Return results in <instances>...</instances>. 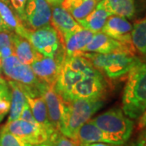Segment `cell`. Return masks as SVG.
Listing matches in <instances>:
<instances>
[{
  "mask_svg": "<svg viewBox=\"0 0 146 146\" xmlns=\"http://www.w3.org/2000/svg\"><path fill=\"white\" fill-rule=\"evenodd\" d=\"M12 46L14 50V54L21 63L30 65L36 58L38 53L33 49L30 42L26 38L11 33V34Z\"/></svg>",
  "mask_w": 146,
  "mask_h": 146,
  "instance_id": "cell-19",
  "label": "cell"
},
{
  "mask_svg": "<svg viewBox=\"0 0 146 146\" xmlns=\"http://www.w3.org/2000/svg\"><path fill=\"white\" fill-rule=\"evenodd\" d=\"M107 87L105 76L95 68L73 86L64 102L76 99H103Z\"/></svg>",
  "mask_w": 146,
  "mask_h": 146,
  "instance_id": "cell-8",
  "label": "cell"
},
{
  "mask_svg": "<svg viewBox=\"0 0 146 146\" xmlns=\"http://www.w3.org/2000/svg\"><path fill=\"white\" fill-rule=\"evenodd\" d=\"M138 139L142 141L143 145L146 146V127H145L143 130H141V132L140 133V136L138 137Z\"/></svg>",
  "mask_w": 146,
  "mask_h": 146,
  "instance_id": "cell-35",
  "label": "cell"
},
{
  "mask_svg": "<svg viewBox=\"0 0 146 146\" xmlns=\"http://www.w3.org/2000/svg\"><path fill=\"white\" fill-rule=\"evenodd\" d=\"M131 41L135 49L146 58V16L132 25Z\"/></svg>",
  "mask_w": 146,
  "mask_h": 146,
  "instance_id": "cell-25",
  "label": "cell"
},
{
  "mask_svg": "<svg viewBox=\"0 0 146 146\" xmlns=\"http://www.w3.org/2000/svg\"><path fill=\"white\" fill-rule=\"evenodd\" d=\"M1 69L8 80L20 84L25 94L32 98L42 95L41 90L46 83L36 77L30 65L21 63L15 54L2 60Z\"/></svg>",
  "mask_w": 146,
  "mask_h": 146,
  "instance_id": "cell-5",
  "label": "cell"
},
{
  "mask_svg": "<svg viewBox=\"0 0 146 146\" xmlns=\"http://www.w3.org/2000/svg\"><path fill=\"white\" fill-rule=\"evenodd\" d=\"M110 16L109 13L98 3L94 10L86 16L84 19L79 22L84 29H88L94 33L102 31L104 27L107 18Z\"/></svg>",
  "mask_w": 146,
  "mask_h": 146,
  "instance_id": "cell-24",
  "label": "cell"
},
{
  "mask_svg": "<svg viewBox=\"0 0 146 146\" xmlns=\"http://www.w3.org/2000/svg\"><path fill=\"white\" fill-rule=\"evenodd\" d=\"M80 52L108 54L113 52H128L135 54L136 49L128 46L122 42L116 41L114 38L102 32L94 33L91 41L87 44Z\"/></svg>",
  "mask_w": 146,
  "mask_h": 146,
  "instance_id": "cell-12",
  "label": "cell"
},
{
  "mask_svg": "<svg viewBox=\"0 0 146 146\" xmlns=\"http://www.w3.org/2000/svg\"><path fill=\"white\" fill-rule=\"evenodd\" d=\"M7 83L9 84L11 92V106L9 110V115L7 122H10L13 120L18 119L20 118L21 111L26 103V98L23 89L20 84L13 80H8Z\"/></svg>",
  "mask_w": 146,
  "mask_h": 146,
  "instance_id": "cell-23",
  "label": "cell"
},
{
  "mask_svg": "<svg viewBox=\"0 0 146 146\" xmlns=\"http://www.w3.org/2000/svg\"><path fill=\"white\" fill-rule=\"evenodd\" d=\"M3 32H11L9 28L7 27V25L4 23L3 20L2 19V17L0 16V33H3ZM12 33V32H11Z\"/></svg>",
  "mask_w": 146,
  "mask_h": 146,
  "instance_id": "cell-34",
  "label": "cell"
},
{
  "mask_svg": "<svg viewBox=\"0 0 146 146\" xmlns=\"http://www.w3.org/2000/svg\"><path fill=\"white\" fill-rule=\"evenodd\" d=\"M120 145H114L109 143H102V142H96V143H82L80 142L78 146H119Z\"/></svg>",
  "mask_w": 146,
  "mask_h": 146,
  "instance_id": "cell-32",
  "label": "cell"
},
{
  "mask_svg": "<svg viewBox=\"0 0 146 146\" xmlns=\"http://www.w3.org/2000/svg\"><path fill=\"white\" fill-rule=\"evenodd\" d=\"M138 119H138V123H137V130H143L145 127H146V109Z\"/></svg>",
  "mask_w": 146,
  "mask_h": 146,
  "instance_id": "cell-31",
  "label": "cell"
},
{
  "mask_svg": "<svg viewBox=\"0 0 146 146\" xmlns=\"http://www.w3.org/2000/svg\"><path fill=\"white\" fill-rule=\"evenodd\" d=\"M97 4L96 0H64L61 6L79 23L89 16Z\"/></svg>",
  "mask_w": 146,
  "mask_h": 146,
  "instance_id": "cell-22",
  "label": "cell"
},
{
  "mask_svg": "<svg viewBox=\"0 0 146 146\" xmlns=\"http://www.w3.org/2000/svg\"><path fill=\"white\" fill-rule=\"evenodd\" d=\"M25 98L36 122L39 124L43 126L45 128H46L50 133H54L57 131L54 128L51 123L50 122L46 105L42 95L32 98L30 96L25 94Z\"/></svg>",
  "mask_w": 146,
  "mask_h": 146,
  "instance_id": "cell-20",
  "label": "cell"
},
{
  "mask_svg": "<svg viewBox=\"0 0 146 146\" xmlns=\"http://www.w3.org/2000/svg\"><path fill=\"white\" fill-rule=\"evenodd\" d=\"M119 146H144L143 145V143L141 140L137 139L136 141H131L130 143H127V144H123V145H120Z\"/></svg>",
  "mask_w": 146,
  "mask_h": 146,
  "instance_id": "cell-33",
  "label": "cell"
},
{
  "mask_svg": "<svg viewBox=\"0 0 146 146\" xmlns=\"http://www.w3.org/2000/svg\"><path fill=\"white\" fill-rule=\"evenodd\" d=\"M52 7L46 0H27L24 25L29 29H37L50 25Z\"/></svg>",
  "mask_w": 146,
  "mask_h": 146,
  "instance_id": "cell-10",
  "label": "cell"
},
{
  "mask_svg": "<svg viewBox=\"0 0 146 146\" xmlns=\"http://www.w3.org/2000/svg\"><path fill=\"white\" fill-rule=\"evenodd\" d=\"M43 98L46 105L50 122L56 131H59L64 110V103L62 97L54 90L53 86L44 84L41 90Z\"/></svg>",
  "mask_w": 146,
  "mask_h": 146,
  "instance_id": "cell-14",
  "label": "cell"
},
{
  "mask_svg": "<svg viewBox=\"0 0 146 146\" xmlns=\"http://www.w3.org/2000/svg\"><path fill=\"white\" fill-rule=\"evenodd\" d=\"M104 105L103 99H76L65 102L59 131L68 138L76 140L82 126Z\"/></svg>",
  "mask_w": 146,
  "mask_h": 146,
  "instance_id": "cell-2",
  "label": "cell"
},
{
  "mask_svg": "<svg viewBox=\"0 0 146 146\" xmlns=\"http://www.w3.org/2000/svg\"><path fill=\"white\" fill-rule=\"evenodd\" d=\"M11 92L7 81L0 84V123L8 115L11 106Z\"/></svg>",
  "mask_w": 146,
  "mask_h": 146,
  "instance_id": "cell-26",
  "label": "cell"
},
{
  "mask_svg": "<svg viewBox=\"0 0 146 146\" xmlns=\"http://www.w3.org/2000/svg\"><path fill=\"white\" fill-rule=\"evenodd\" d=\"M0 16L11 32L24 37L27 28L13 10L9 0H0Z\"/></svg>",
  "mask_w": 146,
  "mask_h": 146,
  "instance_id": "cell-21",
  "label": "cell"
},
{
  "mask_svg": "<svg viewBox=\"0 0 146 146\" xmlns=\"http://www.w3.org/2000/svg\"><path fill=\"white\" fill-rule=\"evenodd\" d=\"M94 35V33L84 28L73 32L63 40L66 55L72 56L82 51L84 48L91 41Z\"/></svg>",
  "mask_w": 146,
  "mask_h": 146,
  "instance_id": "cell-17",
  "label": "cell"
},
{
  "mask_svg": "<svg viewBox=\"0 0 146 146\" xmlns=\"http://www.w3.org/2000/svg\"><path fill=\"white\" fill-rule=\"evenodd\" d=\"M1 128L16 135L27 143L36 146H46V143L54 133H50L39 123H32L20 119L7 122Z\"/></svg>",
  "mask_w": 146,
  "mask_h": 146,
  "instance_id": "cell-9",
  "label": "cell"
},
{
  "mask_svg": "<svg viewBox=\"0 0 146 146\" xmlns=\"http://www.w3.org/2000/svg\"><path fill=\"white\" fill-rule=\"evenodd\" d=\"M11 6L12 7L13 10L15 11L16 15L19 16L22 23L24 24L25 19V9L26 5L27 0H9Z\"/></svg>",
  "mask_w": 146,
  "mask_h": 146,
  "instance_id": "cell-29",
  "label": "cell"
},
{
  "mask_svg": "<svg viewBox=\"0 0 146 146\" xmlns=\"http://www.w3.org/2000/svg\"><path fill=\"white\" fill-rule=\"evenodd\" d=\"M2 74L3 72H2V69H1V66H0V77H2Z\"/></svg>",
  "mask_w": 146,
  "mask_h": 146,
  "instance_id": "cell-38",
  "label": "cell"
},
{
  "mask_svg": "<svg viewBox=\"0 0 146 146\" xmlns=\"http://www.w3.org/2000/svg\"><path fill=\"white\" fill-rule=\"evenodd\" d=\"M131 30L132 25L127 19L119 16L111 15L107 18L101 32L123 44L134 47L131 41Z\"/></svg>",
  "mask_w": 146,
  "mask_h": 146,
  "instance_id": "cell-13",
  "label": "cell"
},
{
  "mask_svg": "<svg viewBox=\"0 0 146 146\" xmlns=\"http://www.w3.org/2000/svg\"><path fill=\"white\" fill-rule=\"evenodd\" d=\"M95 68L88 58L80 54L65 55L54 89L65 101L73 86Z\"/></svg>",
  "mask_w": 146,
  "mask_h": 146,
  "instance_id": "cell-4",
  "label": "cell"
},
{
  "mask_svg": "<svg viewBox=\"0 0 146 146\" xmlns=\"http://www.w3.org/2000/svg\"><path fill=\"white\" fill-rule=\"evenodd\" d=\"M98 3L110 16L132 19L136 14L135 0H101Z\"/></svg>",
  "mask_w": 146,
  "mask_h": 146,
  "instance_id": "cell-18",
  "label": "cell"
},
{
  "mask_svg": "<svg viewBox=\"0 0 146 146\" xmlns=\"http://www.w3.org/2000/svg\"><path fill=\"white\" fill-rule=\"evenodd\" d=\"M101 130L115 138L120 144L129 140L134 128V122L123 113V110L115 107L91 119Z\"/></svg>",
  "mask_w": 146,
  "mask_h": 146,
  "instance_id": "cell-6",
  "label": "cell"
},
{
  "mask_svg": "<svg viewBox=\"0 0 146 146\" xmlns=\"http://www.w3.org/2000/svg\"><path fill=\"white\" fill-rule=\"evenodd\" d=\"M77 54L88 58L98 70L112 80L122 77L129 72L136 65L142 62L135 54L128 52L108 54L79 52Z\"/></svg>",
  "mask_w": 146,
  "mask_h": 146,
  "instance_id": "cell-3",
  "label": "cell"
},
{
  "mask_svg": "<svg viewBox=\"0 0 146 146\" xmlns=\"http://www.w3.org/2000/svg\"><path fill=\"white\" fill-rule=\"evenodd\" d=\"M4 81H6V80L3 77H0V84L3 83V82H4Z\"/></svg>",
  "mask_w": 146,
  "mask_h": 146,
  "instance_id": "cell-37",
  "label": "cell"
},
{
  "mask_svg": "<svg viewBox=\"0 0 146 146\" xmlns=\"http://www.w3.org/2000/svg\"><path fill=\"white\" fill-rule=\"evenodd\" d=\"M51 7L52 14L50 23L61 35L63 40L73 32L83 28L61 5Z\"/></svg>",
  "mask_w": 146,
  "mask_h": 146,
  "instance_id": "cell-15",
  "label": "cell"
},
{
  "mask_svg": "<svg viewBox=\"0 0 146 146\" xmlns=\"http://www.w3.org/2000/svg\"><path fill=\"white\" fill-rule=\"evenodd\" d=\"M76 140L82 143H109L114 145H123L120 144L115 138L109 136L102 130H101L98 127L94 124L91 119L86 122L77 132Z\"/></svg>",
  "mask_w": 146,
  "mask_h": 146,
  "instance_id": "cell-16",
  "label": "cell"
},
{
  "mask_svg": "<svg viewBox=\"0 0 146 146\" xmlns=\"http://www.w3.org/2000/svg\"><path fill=\"white\" fill-rule=\"evenodd\" d=\"M46 1L51 7H55V6L61 5L64 0H46Z\"/></svg>",
  "mask_w": 146,
  "mask_h": 146,
  "instance_id": "cell-36",
  "label": "cell"
},
{
  "mask_svg": "<svg viewBox=\"0 0 146 146\" xmlns=\"http://www.w3.org/2000/svg\"><path fill=\"white\" fill-rule=\"evenodd\" d=\"M96 1H97V2H98H98H100V1H101V0H96Z\"/></svg>",
  "mask_w": 146,
  "mask_h": 146,
  "instance_id": "cell-39",
  "label": "cell"
},
{
  "mask_svg": "<svg viewBox=\"0 0 146 146\" xmlns=\"http://www.w3.org/2000/svg\"><path fill=\"white\" fill-rule=\"evenodd\" d=\"M64 57H46L37 54L30 67L41 81L54 87Z\"/></svg>",
  "mask_w": 146,
  "mask_h": 146,
  "instance_id": "cell-11",
  "label": "cell"
},
{
  "mask_svg": "<svg viewBox=\"0 0 146 146\" xmlns=\"http://www.w3.org/2000/svg\"><path fill=\"white\" fill-rule=\"evenodd\" d=\"M0 146H36L23 141L16 135L2 130L0 132Z\"/></svg>",
  "mask_w": 146,
  "mask_h": 146,
  "instance_id": "cell-27",
  "label": "cell"
},
{
  "mask_svg": "<svg viewBox=\"0 0 146 146\" xmlns=\"http://www.w3.org/2000/svg\"><path fill=\"white\" fill-rule=\"evenodd\" d=\"M0 132H1V128H0Z\"/></svg>",
  "mask_w": 146,
  "mask_h": 146,
  "instance_id": "cell-40",
  "label": "cell"
},
{
  "mask_svg": "<svg viewBox=\"0 0 146 146\" xmlns=\"http://www.w3.org/2000/svg\"><path fill=\"white\" fill-rule=\"evenodd\" d=\"M20 119L25 120V121H27V122H29V123H38L37 122L35 119L34 116L32 113V110L30 109V106L28 104V102H26V103L25 105L24 108L21 111V115H20Z\"/></svg>",
  "mask_w": 146,
  "mask_h": 146,
  "instance_id": "cell-30",
  "label": "cell"
},
{
  "mask_svg": "<svg viewBox=\"0 0 146 146\" xmlns=\"http://www.w3.org/2000/svg\"><path fill=\"white\" fill-rule=\"evenodd\" d=\"M24 37L43 56L56 58L66 55L63 38L51 24L34 30L27 29Z\"/></svg>",
  "mask_w": 146,
  "mask_h": 146,
  "instance_id": "cell-7",
  "label": "cell"
},
{
  "mask_svg": "<svg viewBox=\"0 0 146 146\" xmlns=\"http://www.w3.org/2000/svg\"><path fill=\"white\" fill-rule=\"evenodd\" d=\"M122 97V110L131 119H137L146 109V63L131 70Z\"/></svg>",
  "mask_w": 146,
  "mask_h": 146,
  "instance_id": "cell-1",
  "label": "cell"
},
{
  "mask_svg": "<svg viewBox=\"0 0 146 146\" xmlns=\"http://www.w3.org/2000/svg\"><path fill=\"white\" fill-rule=\"evenodd\" d=\"M49 146H78L80 141L63 135L59 131H55L46 142Z\"/></svg>",
  "mask_w": 146,
  "mask_h": 146,
  "instance_id": "cell-28",
  "label": "cell"
}]
</instances>
